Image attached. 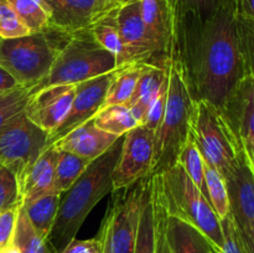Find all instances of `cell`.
Wrapping results in <instances>:
<instances>
[{
  "mask_svg": "<svg viewBox=\"0 0 254 253\" xmlns=\"http://www.w3.org/2000/svg\"><path fill=\"white\" fill-rule=\"evenodd\" d=\"M236 15L235 0H222L200 29L174 37L169 47L168 61L178 62L193 98L218 109L236 84L248 76Z\"/></svg>",
  "mask_w": 254,
  "mask_h": 253,
  "instance_id": "cell-1",
  "label": "cell"
},
{
  "mask_svg": "<svg viewBox=\"0 0 254 253\" xmlns=\"http://www.w3.org/2000/svg\"><path fill=\"white\" fill-rule=\"evenodd\" d=\"M123 136L104 154L91 161L73 185L64 192L47 245L61 253L76 238L94 206L113 190V171L121 155Z\"/></svg>",
  "mask_w": 254,
  "mask_h": 253,
  "instance_id": "cell-2",
  "label": "cell"
},
{
  "mask_svg": "<svg viewBox=\"0 0 254 253\" xmlns=\"http://www.w3.org/2000/svg\"><path fill=\"white\" fill-rule=\"evenodd\" d=\"M168 99L163 119L154 135V158L150 175H160L178 163L179 154L188 141L195 112L193 98L183 69L169 60Z\"/></svg>",
  "mask_w": 254,
  "mask_h": 253,
  "instance_id": "cell-3",
  "label": "cell"
},
{
  "mask_svg": "<svg viewBox=\"0 0 254 253\" xmlns=\"http://www.w3.org/2000/svg\"><path fill=\"white\" fill-rule=\"evenodd\" d=\"M151 176L168 215L181 218L197 228L216 252L221 253L223 247L221 220L183 166L176 163L160 175Z\"/></svg>",
  "mask_w": 254,
  "mask_h": 253,
  "instance_id": "cell-4",
  "label": "cell"
},
{
  "mask_svg": "<svg viewBox=\"0 0 254 253\" xmlns=\"http://www.w3.org/2000/svg\"><path fill=\"white\" fill-rule=\"evenodd\" d=\"M67 36L46 30L17 39L0 37V66L20 86L32 88L47 76Z\"/></svg>",
  "mask_w": 254,
  "mask_h": 253,
  "instance_id": "cell-5",
  "label": "cell"
},
{
  "mask_svg": "<svg viewBox=\"0 0 254 253\" xmlns=\"http://www.w3.org/2000/svg\"><path fill=\"white\" fill-rule=\"evenodd\" d=\"M117 68V57L102 49L91 31L68 35L47 76L32 87V92L55 84H77Z\"/></svg>",
  "mask_w": 254,
  "mask_h": 253,
  "instance_id": "cell-6",
  "label": "cell"
},
{
  "mask_svg": "<svg viewBox=\"0 0 254 253\" xmlns=\"http://www.w3.org/2000/svg\"><path fill=\"white\" fill-rule=\"evenodd\" d=\"M193 141L203 160L223 179L230 175L238 160L241 148L217 107L203 99H195L192 118Z\"/></svg>",
  "mask_w": 254,
  "mask_h": 253,
  "instance_id": "cell-7",
  "label": "cell"
},
{
  "mask_svg": "<svg viewBox=\"0 0 254 253\" xmlns=\"http://www.w3.org/2000/svg\"><path fill=\"white\" fill-rule=\"evenodd\" d=\"M144 180L113 192L98 236L103 253H133L140 215Z\"/></svg>",
  "mask_w": 254,
  "mask_h": 253,
  "instance_id": "cell-8",
  "label": "cell"
},
{
  "mask_svg": "<svg viewBox=\"0 0 254 253\" xmlns=\"http://www.w3.org/2000/svg\"><path fill=\"white\" fill-rule=\"evenodd\" d=\"M49 133L35 126L25 113L0 129V166L11 171L17 185L46 149Z\"/></svg>",
  "mask_w": 254,
  "mask_h": 253,
  "instance_id": "cell-9",
  "label": "cell"
},
{
  "mask_svg": "<svg viewBox=\"0 0 254 253\" xmlns=\"http://www.w3.org/2000/svg\"><path fill=\"white\" fill-rule=\"evenodd\" d=\"M225 181L230 198L231 216L243 253H254V171L243 148L238 154L235 168Z\"/></svg>",
  "mask_w": 254,
  "mask_h": 253,
  "instance_id": "cell-10",
  "label": "cell"
},
{
  "mask_svg": "<svg viewBox=\"0 0 254 253\" xmlns=\"http://www.w3.org/2000/svg\"><path fill=\"white\" fill-rule=\"evenodd\" d=\"M122 50L117 57V66L128 64H156L161 66L155 46L141 17L140 0H127L116 15Z\"/></svg>",
  "mask_w": 254,
  "mask_h": 253,
  "instance_id": "cell-11",
  "label": "cell"
},
{
  "mask_svg": "<svg viewBox=\"0 0 254 253\" xmlns=\"http://www.w3.org/2000/svg\"><path fill=\"white\" fill-rule=\"evenodd\" d=\"M154 135L145 126H138L124 134L118 163L113 171V190H124L150 175L154 158Z\"/></svg>",
  "mask_w": 254,
  "mask_h": 253,
  "instance_id": "cell-12",
  "label": "cell"
},
{
  "mask_svg": "<svg viewBox=\"0 0 254 253\" xmlns=\"http://www.w3.org/2000/svg\"><path fill=\"white\" fill-rule=\"evenodd\" d=\"M51 12L47 30L76 35L91 31L92 26L106 15L116 11L124 2L106 0H44Z\"/></svg>",
  "mask_w": 254,
  "mask_h": 253,
  "instance_id": "cell-13",
  "label": "cell"
},
{
  "mask_svg": "<svg viewBox=\"0 0 254 253\" xmlns=\"http://www.w3.org/2000/svg\"><path fill=\"white\" fill-rule=\"evenodd\" d=\"M114 72L116 71L76 84V92H74L71 109L61 126L49 134L46 148L96 116L97 112L103 107L107 92L114 77Z\"/></svg>",
  "mask_w": 254,
  "mask_h": 253,
  "instance_id": "cell-14",
  "label": "cell"
},
{
  "mask_svg": "<svg viewBox=\"0 0 254 253\" xmlns=\"http://www.w3.org/2000/svg\"><path fill=\"white\" fill-rule=\"evenodd\" d=\"M76 84H55L32 92L25 116L39 128L51 134L61 126L71 109Z\"/></svg>",
  "mask_w": 254,
  "mask_h": 253,
  "instance_id": "cell-15",
  "label": "cell"
},
{
  "mask_svg": "<svg viewBox=\"0 0 254 253\" xmlns=\"http://www.w3.org/2000/svg\"><path fill=\"white\" fill-rule=\"evenodd\" d=\"M220 111L241 148L254 143V76L248 74L236 84Z\"/></svg>",
  "mask_w": 254,
  "mask_h": 253,
  "instance_id": "cell-16",
  "label": "cell"
},
{
  "mask_svg": "<svg viewBox=\"0 0 254 253\" xmlns=\"http://www.w3.org/2000/svg\"><path fill=\"white\" fill-rule=\"evenodd\" d=\"M118 139L119 136L107 133L96 126L92 118L50 146H54L57 150L69 151L89 160H94L106 153Z\"/></svg>",
  "mask_w": 254,
  "mask_h": 253,
  "instance_id": "cell-17",
  "label": "cell"
},
{
  "mask_svg": "<svg viewBox=\"0 0 254 253\" xmlns=\"http://www.w3.org/2000/svg\"><path fill=\"white\" fill-rule=\"evenodd\" d=\"M141 17L155 46L161 64L165 67L173 34V19L169 0H140Z\"/></svg>",
  "mask_w": 254,
  "mask_h": 253,
  "instance_id": "cell-18",
  "label": "cell"
},
{
  "mask_svg": "<svg viewBox=\"0 0 254 253\" xmlns=\"http://www.w3.org/2000/svg\"><path fill=\"white\" fill-rule=\"evenodd\" d=\"M57 159H59V150L54 146H49L30 166L19 184L21 203L55 190V168H56Z\"/></svg>",
  "mask_w": 254,
  "mask_h": 253,
  "instance_id": "cell-19",
  "label": "cell"
},
{
  "mask_svg": "<svg viewBox=\"0 0 254 253\" xmlns=\"http://www.w3.org/2000/svg\"><path fill=\"white\" fill-rule=\"evenodd\" d=\"M166 240L171 253L216 252L210 241L197 228L175 216L168 215L166 218Z\"/></svg>",
  "mask_w": 254,
  "mask_h": 253,
  "instance_id": "cell-20",
  "label": "cell"
},
{
  "mask_svg": "<svg viewBox=\"0 0 254 253\" xmlns=\"http://www.w3.org/2000/svg\"><path fill=\"white\" fill-rule=\"evenodd\" d=\"M166 76L168 73H166L165 67L150 63H145L141 66L135 91L127 106L133 112L134 117L139 122V126H140L150 104L158 96Z\"/></svg>",
  "mask_w": 254,
  "mask_h": 253,
  "instance_id": "cell-21",
  "label": "cell"
},
{
  "mask_svg": "<svg viewBox=\"0 0 254 253\" xmlns=\"http://www.w3.org/2000/svg\"><path fill=\"white\" fill-rule=\"evenodd\" d=\"M222 0H169L173 34L202 26L215 14Z\"/></svg>",
  "mask_w": 254,
  "mask_h": 253,
  "instance_id": "cell-22",
  "label": "cell"
},
{
  "mask_svg": "<svg viewBox=\"0 0 254 253\" xmlns=\"http://www.w3.org/2000/svg\"><path fill=\"white\" fill-rule=\"evenodd\" d=\"M61 197V193L52 190L34 200L21 203L32 226L36 228L42 238L46 240V242L54 227Z\"/></svg>",
  "mask_w": 254,
  "mask_h": 253,
  "instance_id": "cell-23",
  "label": "cell"
},
{
  "mask_svg": "<svg viewBox=\"0 0 254 253\" xmlns=\"http://www.w3.org/2000/svg\"><path fill=\"white\" fill-rule=\"evenodd\" d=\"M133 253H155V217L151 195V175L144 179L140 215Z\"/></svg>",
  "mask_w": 254,
  "mask_h": 253,
  "instance_id": "cell-24",
  "label": "cell"
},
{
  "mask_svg": "<svg viewBox=\"0 0 254 253\" xmlns=\"http://www.w3.org/2000/svg\"><path fill=\"white\" fill-rule=\"evenodd\" d=\"M96 126L117 136H123L139 126L130 108L123 104L102 107L93 117Z\"/></svg>",
  "mask_w": 254,
  "mask_h": 253,
  "instance_id": "cell-25",
  "label": "cell"
},
{
  "mask_svg": "<svg viewBox=\"0 0 254 253\" xmlns=\"http://www.w3.org/2000/svg\"><path fill=\"white\" fill-rule=\"evenodd\" d=\"M141 66L143 64H128V66L119 67L118 69H116L111 86L107 92L103 107L113 106V104L128 106L135 91Z\"/></svg>",
  "mask_w": 254,
  "mask_h": 253,
  "instance_id": "cell-26",
  "label": "cell"
},
{
  "mask_svg": "<svg viewBox=\"0 0 254 253\" xmlns=\"http://www.w3.org/2000/svg\"><path fill=\"white\" fill-rule=\"evenodd\" d=\"M11 245H14L20 253H49V245L46 240L37 232L22 205L17 208L16 222Z\"/></svg>",
  "mask_w": 254,
  "mask_h": 253,
  "instance_id": "cell-27",
  "label": "cell"
},
{
  "mask_svg": "<svg viewBox=\"0 0 254 253\" xmlns=\"http://www.w3.org/2000/svg\"><path fill=\"white\" fill-rule=\"evenodd\" d=\"M91 161L93 160L76 155L69 151L59 150V159L55 168V191L61 195L66 192L73 185L74 181L81 176V174L86 170Z\"/></svg>",
  "mask_w": 254,
  "mask_h": 253,
  "instance_id": "cell-28",
  "label": "cell"
},
{
  "mask_svg": "<svg viewBox=\"0 0 254 253\" xmlns=\"http://www.w3.org/2000/svg\"><path fill=\"white\" fill-rule=\"evenodd\" d=\"M31 34L49 29L51 12L44 0H7Z\"/></svg>",
  "mask_w": 254,
  "mask_h": 253,
  "instance_id": "cell-29",
  "label": "cell"
},
{
  "mask_svg": "<svg viewBox=\"0 0 254 253\" xmlns=\"http://www.w3.org/2000/svg\"><path fill=\"white\" fill-rule=\"evenodd\" d=\"M205 184L207 198L220 220L231 213L230 198L225 179L215 168L205 161Z\"/></svg>",
  "mask_w": 254,
  "mask_h": 253,
  "instance_id": "cell-30",
  "label": "cell"
},
{
  "mask_svg": "<svg viewBox=\"0 0 254 253\" xmlns=\"http://www.w3.org/2000/svg\"><path fill=\"white\" fill-rule=\"evenodd\" d=\"M178 163L183 166L189 178L192 180V183L197 186L198 190L207 198V190H206L205 184V160H203L202 155H201L195 141H193L192 133H190L188 141L181 149Z\"/></svg>",
  "mask_w": 254,
  "mask_h": 253,
  "instance_id": "cell-31",
  "label": "cell"
},
{
  "mask_svg": "<svg viewBox=\"0 0 254 253\" xmlns=\"http://www.w3.org/2000/svg\"><path fill=\"white\" fill-rule=\"evenodd\" d=\"M118 10L111 12V14L106 15L102 17L101 20L96 22L92 26L91 34L94 41L102 47V49L107 50L108 52L113 54L114 56L118 57L121 54L122 44L121 37H119L118 27H117L116 15Z\"/></svg>",
  "mask_w": 254,
  "mask_h": 253,
  "instance_id": "cell-32",
  "label": "cell"
},
{
  "mask_svg": "<svg viewBox=\"0 0 254 253\" xmlns=\"http://www.w3.org/2000/svg\"><path fill=\"white\" fill-rule=\"evenodd\" d=\"M32 94V88L20 86L12 91L0 94V129L24 113L25 107Z\"/></svg>",
  "mask_w": 254,
  "mask_h": 253,
  "instance_id": "cell-33",
  "label": "cell"
},
{
  "mask_svg": "<svg viewBox=\"0 0 254 253\" xmlns=\"http://www.w3.org/2000/svg\"><path fill=\"white\" fill-rule=\"evenodd\" d=\"M236 21H237L238 40H240V47L246 69L248 74L254 76V20L237 12Z\"/></svg>",
  "mask_w": 254,
  "mask_h": 253,
  "instance_id": "cell-34",
  "label": "cell"
},
{
  "mask_svg": "<svg viewBox=\"0 0 254 253\" xmlns=\"http://www.w3.org/2000/svg\"><path fill=\"white\" fill-rule=\"evenodd\" d=\"M30 30L7 0H0V37L17 39L30 35Z\"/></svg>",
  "mask_w": 254,
  "mask_h": 253,
  "instance_id": "cell-35",
  "label": "cell"
},
{
  "mask_svg": "<svg viewBox=\"0 0 254 253\" xmlns=\"http://www.w3.org/2000/svg\"><path fill=\"white\" fill-rule=\"evenodd\" d=\"M151 195H153L154 217H155V253H171L166 240V218L168 212L161 202L151 176Z\"/></svg>",
  "mask_w": 254,
  "mask_h": 253,
  "instance_id": "cell-36",
  "label": "cell"
},
{
  "mask_svg": "<svg viewBox=\"0 0 254 253\" xmlns=\"http://www.w3.org/2000/svg\"><path fill=\"white\" fill-rule=\"evenodd\" d=\"M21 205L17 180L14 174L0 166V212Z\"/></svg>",
  "mask_w": 254,
  "mask_h": 253,
  "instance_id": "cell-37",
  "label": "cell"
},
{
  "mask_svg": "<svg viewBox=\"0 0 254 253\" xmlns=\"http://www.w3.org/2000/svg\"><path fill=\"white\" fill-rule=\"evenodd\" d=\"M166 99H168V76H166L158 96L155 97L153 103L150 104V107L146 111L145 116H144L143 121L140 123V126H145L146 129L151 130L154 134L156 133V130H158L159 126L161 123V119H163L164 112H165Z\"/></svg>",
  "mask_w": 254,
  "mask_h": 253,
  "instance_id": "cell-38",
  "label": "cell"
},
{
  "mask_svg": "<svg viewBox=\"0 0 254 253\" xmlns=\"http://www.w3.org/2000/svg\"><path fill=\"white\" fill-rule=\"evenodd\" d=\"M221 226H222L223 232V247L221 253H243L240 237H238L231 213L221 220Z\"/></svg>",
  "mask_w": 254,
  "mask_h": 253,
  "instance_id": "cell-39",
  "label": "cell"
},
{
  "mask_svg": "<svg viewBox=\"0 0 254 253\" xmlns=\"http://www.w3.org/2000/svg\"><path fill=\"white\" fill-rule=\"evenodd\" d=\"M17 208L19 206L0 212V250L11 243L15 222H16Z\"/></svg>",
  "mask_w": 254,
  "mask_h": 253,
  "instance_id": "cell-40",
  "label": "cell"
},
{
  "mask_svg": "<svg viewBox=\"0 0 254 253\" xmlns=\"http://www.w3.org/2000/svg\"><path fill=\"white\" fill-rule=\"evenodd\" d=\"M61 253H103L102 243L98 237L91 240H76L74 238Z\"/></svg>",
  "mask_w": 254,
  "mask_h": 253,
  "instance_id": "cell-41",
  "label": "cell"
},
{
  "mask_svg": "<svg viewBox=\"0 0 254 253\" xmlns=\"http://www.w3.org/2000/svg\"><path fill=\"white\" fill-rule=\"evenodd\" d=\"M20 87L16 79L9 73L5 68L0 66V94L6 93V92L12 91V89Z\"/></svg>",
  "mask_w": 254,
  "mask_h": 253,
  "instance_id": "cell-42",
  "label": "cell"
},
{
  "mask_svg": "<svg viewBox=\"0 0 254 253\" xmlns=\"http://www.w3.org/2000/svg\"><path fill=\"white\" fill-rule=\"evenodd\" d=\"M238 14L254 20V0H235Z\"/></svg>",
  "mask_w": 254,
  "mask_h": 253,
  "instance_id": "cell-43",
  "label": "cell"
},
{
  "mask_svg": "<svg viewBox=\"0 0 254 253\" xmlns=\"http://www.w3.org/2000/svg\"><path fill=\"white\" fill-rule=\"evenodd\" d=\"M246 154H247V158L248 160H250L251 163V166H252L253 171H254V143L251 144L250 146H247V148L245 149Z\"/></svg>",
  "mask_w": 254,
  "mask_h": 253,
  "instance_id": "cell-44",
  "label": "cell"
},
{
  "mask_svg": "<svg viewBox=\"0 0 254 253\" xmlns=\"http://www.w3.org/2000/svg\"><path fill=\"white\" fill-rule=\"evenodd\" d=\"M0 253H20V251L17 250L14 245L10 243V245H7L6 247L1 248V250H0Z\"/></svg>",
  "mask_w": 254,
  "mask_h": 253,
  "instance_id": "cell-45",
  "label": "cell"
},
{
  "mask_svg": "<svg viewBox=\"0 0 254 253\" xmlns=\"http://www.w3.org/2000/svg\"><path fill=\"white\" fill-rule=\"evenodd\" d=\"M108 2H126L127 0H106Z\"/></svg>",
  "mask_w": 254,
  "mask_h": 253,
  "instance_id": "cell-46",
  "label": "cell"
},
{
  "mask_svg": "<svg viewBox=\"0 0 254 253\" xmlns=\"http://www.w3.org/2000/svg\"><path fill=\"white\" fill-rule=\"evenodd\" d=\"M253 240H254V223H253Z\"/></svg>",
  "mask_w": 254,
  "mask_h": 253,
  "instance_id": "cell-47",
  "label": "cell"
},
{
  "mask_svg": "<svg viewBox=\"0 0 254 253\" xmlns=\"http://www.w3.org/2000/svg\"><path fill=\"white\" fill-rule=\"evenodd\" d=\"M215 253H216V252H215Z\"/></svg>",
  "mask_w": 254,
  "mask_h": 253,
  "instance_id": "cell-48",
  "label": "cell"
}]
</instances>
